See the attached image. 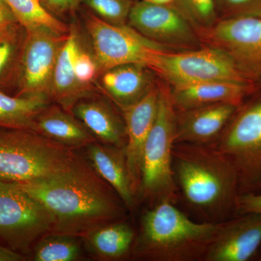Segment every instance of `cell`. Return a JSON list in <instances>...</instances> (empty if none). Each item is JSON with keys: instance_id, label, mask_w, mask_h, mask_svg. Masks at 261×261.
I'll return each mask as SVG.
<instances>
[{"instance_id": "cell-1", "label": "cell", "mask_w": 261, "mask_h": 261, "mask_svg": "<svg viewBox=\"0 0 261 261\" xmlns=\"http://www.w3.org/2000/svg\"><path fill=\"white\" fill-rule=\"evenodd\" d=\"M17 185L53 214L57 233L87 235L123 215L112 187L78 158L64 172Z\"/></svg>"}, {"instance_id": "cell-2", "label": "cell", "mask_w": 261, "mask_h": 261, "mask_svg": "<svg viewBox=\"0 0 261 261\" xmlns=\"http://www.w3.org/2000/svg\"><path fill=\"white\" fill-rule=\"evenodd\" d=\"M173 178L185 205L200 222L235 216L238 181L232 165L213 146L174 143Z\"/></svg>"}, {"instance_id": "cell-3", "label": "cell", "mask_w": 261, "mask_h": 261, "mask_svg": "<svg viewBox=\"0 0 261 261\" xmlns=\"http://www.w3.org/2000/svg\"><path fill=\"white\" fill-rule=\"evenodd\" d=\"M219 224L195 221L173 202H160L142 215L132 254L145 260L203 261Z\"/></svg>"}, {"instance_id": "cell-4", "label": "cell", "mask_w": 261, "mask_h": 261, "mask_svg": "<svg viewBox=\"0 0 261 261\" xmlns=\"http://www.w3.org/2000/svg\"><path fill=\"white\" fill-rule=\"evenodd\" d=\"M73 149L25 128L0 126V181L27 183L68 170Z\"/></svg>"}, {"instance_id": "cell-5", "label": "cell", "mask_w": 261, "mask_h": 261, "mask_svg": "<svg viewBox=\"0 0 261 261\" xmlns=\"http://www.w3.org/2000/svg\"><path fill=\"white\" fill-rule=\"evenodd\" d=\"M175 135L176 110L171 92L161 88L155 120L144 147L139 192L151 206L162 202L176 204L179 198L172 168Z\"/></svg>"}, {"instance_id": "cell-6", "label": "cell", "mask_w": 261, "mask_h": 261, "mask_svg": "<svg viewBox=\"0 0 261 261\" xmlns=\"http://www.w3.org/2000/svg\"><path fill=\"white\" fill-rule=\"evenodd\" d=\"M245 102L211 145L232 165L239 195L261 194V94Z\"/></svg>"}, {"instance_id": "cell-7", "label": "cell", "mask_w": 261, "mask_h": 261, "mask_svg": "<svg viewBox=\"0 0 261 261\" xmlns=\"http://www.w3.org/2000/svg\"><path fill=\"white\" fill-rule=\"evenodd\" d=\"M153 70L172 88L210 82L256 84L223 49L216 47L171 53H161Z\"/></svg>"}, {"instance_id": "cell-8", "label": "cell", "mask_w": 261, "mask_h": 261, "mask_svg": "<svg viewBox=\"0 0 261 261\" xmlns=\"http://www.w3.org/2000/svg\"><path fill=\"white\" fill-rule=\"evenodd\" d=\"M98 69L106 71L123 64H141L153 70L157 57L168 48L149 40L130 25H113L97 15L86 16Z\"/></svg>"}, {"instance_id": "cell-9", "label": "cell", "mask_w": 261, "mask_h": 261, "mask_svg": "<svg viewBox=\"0 0 261 261\" xmlns=\"http://www.w3.org/2000/svg\"><path fill=\"white\" fill-rule=\"evenodd\" d=\"M54 227V217L45 206L17 184L0 181V239L10 248L25 251Z\"/></svg>"}, {"instance_id": "cell-10", "label": "cell", "mask_w": 261, "mask_h": 261, "mask_svg": "<svg viewBox=\"0 0 261 261\" xmlns=\"http://www.w3.org/2000/svg\"><path fill=\"white\" fill-rule=\"evenodd\" d=\"M25 30L15 95L49 99L55 65L69 32L60 34L43 27Z\"/></svg>"}, {"instance_id": "cell-11", "label": "cell", "mask_w": 261, "mask_h": 261, "mask_svg": "<svg viewBox=\"0 0 261 261\" xmlns=\"http://www.w3.org/2000/svg\"><path fill=\"white\" fill-rule=\"evenodd\" d=\"M206 31L213 47L226 51L254 82L261 83L260 18L228 17Z\"/></svg>"}, {"instance_id": "cell-12", "label": "cell", "mask_w": 261, "mask_h": 261, "mask_svg": "<svg viewBox=\"0 0 261 261\" xmlns=\"http://www.w3.org/2000/svg\"><path fill=\"white\" fill-rule=\"evenodd\" d=\"M128 21L142 36L166 48H190L198 44L188 19L171 5L139 2L132 5Z\"/></svg>"}, {"instance_id": "cell-13", "label": "cell", "mask_w": 261, "mask_h": 261, "mask_svg": "<svg viewBox=\"0 0 261 261\" xmlns=\"http://www.w3.org/2000/svg\"><path fill=\"white\" fill-rule=\"evenodd\" d=\"M261 246V214L235 215L220 223L203 261L254 260Z\"/></svg>"}, {"instance_id": "cell-14", "label": "cell", "mask_w": 261, "mask_h": 261, "mask_svg": "<svg viewBox=\"0 0 261 261\" xmlns=\"http://www.w3.org/2000/svg\"><path fill=\"white\" fill-rule=\"evenodd\" d=\"M159 90L154 86L140 101L122 110L126 133L125 154L137 198L140 192L144 147L157 114Z\"/></svg>"}, {"instance_id": "cell-15", "label": "cell", "mask_w": 261, "mask_h": 261, "mask_svg": "<svg viewBox=\"0 0 261 261\" xmlns=\"http://www.w3.org/2000/svg\"><path fill=\"white\" fill-rule=\"evenodd\" d=\"M238 108L229 103H219L184 111L175 109V143L214 145Z\"/></svg>"}, {"instance_id": "cell-16", "label": "cell", "mask_w": 261, "mask_h": 261, "mask_svg": "<svg viewBox=\"0 0 261 261\" xmlns=\"http://www.w3.org/2000/svg\"><path fill=\"white\" fill-rule=\"evenodd\" d=\"M257 90V84L210 82L175 87L170 92L175 109L184 111L219 103L240 107Z\"/></svg>"}, {"instance_id": "cell-17", "label": "cell", "mask_w": 261, "mask_h": 261, "mask_svg": "<svg viewBox=\"0 0 261 261\" xmlns=\"http://www.w3.org/2000/svg\"><path fill=\"white\" fill-rule=\"evenodd\" d=\"M91 166L112 187L127 208L135 207L137 197L130 184L124 147L93 142L87 146Z\"/></svg>"}, {"instance_id": "cell-18", "label": "cell", "mask_w": 261, "mask_h": 261, "mask_svg": "<svg viewBox=\"0 0 261 261\" xmlns=\"http://www.w3.org/2000/svg\"><path fill=\"white\" fill-rule=\"evenodd\" d=\"M151 68L141 64L118 65L102 72V89L121 110L145 97L154 86Z\"/></svg>"}, {"instance_id": "cell-19", "label": "cell", "mask_w": 261, "mask_h": 261, "mask_svg": "<svg viewBox=\"0 0 261 261\" xmlns=\"http://www.w3.org/2000/svg\"><path fill=\"white\" fill-rule=\"evenodd\" d=\"M70 111L100 143L118 147L126 146L123 118L121 119L107 103L80 99L73 104Z\"/></svg>"}, {"instance_id": "cell-20", "label": "cell", "mask_w": 261, "mask_h": 261, "mask_svg": "<svg viewBox=\"0 0 261 261\" xmlns=\"http://www.w3.org/2000/svg\"><path fill=\"white\" fill-rule=\"evenodd\" d=\"M32 130L72 149L97 142L78 118L58 106L44 108L36 118Z\"/></svg>"}, {"instance_id": "cell-21", "label": "cell", "mask_w": 261, "mask_h": 261, "mask_svg": "<svg viewBox=\"0 0 261 261\" xmlns=\"http://www.w3.org/2000/svg\"><path fill=\"white\" fill-rule=\"evenodd\" d=\"M80 48L76 33L74 31L68 33L58 55L51 79L49 98L68 111L89 89L81 85L75 78V60Z\"/></svg>"}, {"instance_id": "cell-22", "label": "cell", "mask_w": 261, "mask_h": 261, "mask_svg": "<svg viewBox=\"0 0 261 261\" xmlns=\"http://www.w3.org/2000/svg\"><path fill=\"white\" fill-rule=\"evenodd\" d=\"M89 246L99 257L118 260L132 250L136 235L129 224L121 220L110 223L87 234Z\"/></svg>"}, {"instance_id": "cell-23", "label": "cell", "mask_w": 261, "mask_h": 261, "mask_svg": "<svg viewBox=\"0 0 261 261\" xmlns=\"http://www.w3.org/2000/svg\"><path fill=\"white\" fill-rule=\"evenodd\" d=\"M38 96H12L0 89V126L33 129L38 115L49 106Z\"/></svg>"}, {"instance_id": "cell-24", "label": "cell", "mask_w": 261, "mask_h": 261, "mask_svg": "<svg viewBox=\"0 0 261 261\" xmlns=\"http://www.w3.org/2000/svg\"><path fill=\"white\" fill-rule=\"evenodd\" d=\"M25 29L21 25L0 36V89L16 87L23 53Z\"/></svg>"}, {"instance_id": "cell-25", "label": "cell", "mask_w": 261, "mask_h": 261, "mask_svg": "<svg viewBox=\"0 0 261 261\" xmlns=\"http://www.w3.org/2000/svg\"><path fill=\"white\" fill-rule=\"evenodd\" d=\"M24 29L43 27L60 34L69 32L66 25L58 20L39 0H5Z\"/></svg>"}, {"instance_id": "cell-26", "label": "cell", "mask_w": 261, "mask_h": 261, "mask_svg": "<svg viewBox=\"0 0 261 261\" xmlns=\"http://www.w3.org/2000/svg\"><path fill=\"white\" fill-rule=\"evenodd\" d=\"M82 255L80 244L73 235L58 233L39 240L34 250V260L74 261Z\"/></svg>"}, {"instance_id": "cell-27", "label": "cell", "mask_w": 261, "mask_h": 261, "mask_svg": "<svg viewBox=\"0 0 261 261\" xmlns=\"http://www.w3.org/2000/svg\"><path fill=\"white\" fill-rule=\"evenodd\" d=\"M84 3L99 18L118 25H126L133 5L130 0H84Z\"/></svg>"}, {"instance_id": "cell-28", "label": "cell", "mask_w": 261, "mask_h": 261, "mask_svg": "<svg viewBox=\"0 0 261 261\" xmlns=\"http://www.w3.org/2000/svg\"><path fill=\"white\" fill-rule=\"evenodd\" d=\"M178 9L187 18L205 29L212 27L217 17L216 0H176Z\"/></svg>"}, {"instance_id": "cell-29", "label": "cell", "mask_w": 261, "mask_h": 261, "mask_svg": "<svg viewBox=\"0 0 261 261\" xmlns=\"http://www.w3.org/2000/svg\"><path fill=\"white\" fill-rule=\"evenodd\" d=\"M216 3L226 18L250 15L261 9V0H216Z\"/></svg>"}, {"instance_id": "cell-30", "label": "cell", "mask_w": 261, "mask_h": 261, "mask_svg": "<svg viewBox=\"0 0 261 261\" xmlns=\"http://www.w3.org/2000/svg\"><path fill=\"white\" fill-rule=\"evenodd\" d=\"M74 70L75 78L79 83L89 89V85L97 75V62L89 53L80 49L75 58Z\"/></svg>"}, {"instance_id": "cell-31", "label": "cell", "mask_w": 261, "mask_h": 261, "mask_svg": "<svg viewBox=\"0 0 261 261\" xmlns=\"http://www.w3.org/2000/svg\"><path fill=\"white\" fill-rule=\"evenodd\" d=\"M250 213L261 214V194L238 195L235 215Z\"/></svg>"}, {"instance_id": "cell-32", "label": "cell", "mask_w": 261, "mask_h": 261, "mask_svg": "<svg viewBox=\"0 0 261 261\" xmlns=\"http://www.w3.org/2000/svg\"><path fill=\"white\" fill-rule=\"evenodd\" d=\"M20 25L13 10L5 0H0V34Z\"/></svg>"}, {"instance_id": "cell-33", "label": "cell", "mask_w": 261, "mask_h": 261, "mask_svg": "<svg viewBox=\"0 0 261 261\" xmlns=\"http://www.w3.org/2000/svg\"><path fill=\"white\" fill-rule=\"evenodd\" d=\"M49 13H63L74 9L84 0H39Z\"/></svg>"}, {"instance_id": "cell-34", "label": "cell", "mask_w": 261, "mask_h": 261, "mask_svg": "<svg viewBox=\"0 0 261 261\" xmlns=\"http://www.w3.org/2000/svg\"><path fill=\"white\" fill-rule=\"evenodd\" d=\"M27 257L19 252L12 250L10 247L0 246V261H22Z\"/></svg>"}, {"instance_id": "cell-35", "label": "cell", "mask_w": 261, "mask_h": 261, "mask_svg": "<svg viewBox=\"0 0 261 261\" xmlns=\"http://www.w3.org/2000/svg\"><path fill=\"white\" fill-rule=\"evenodd\" d=\"M147 1L155 3V4L171 5V3H174L176 0H147Z\"/></svg>"}, {"instance_id": "cell-36", "label": "cell", "mask_w": 261, "mask_h": 261, "mask_svg": "<svg viewBox=\"0 0 261 261\" xmlns=\"http://www.w3.org/2000/svg\"><path fill=\"white\" fill-rule=\"evenodd\" d=\"M254 260L261 261V246L260 249H259L258 252H257L256 255H255V258H254Z\"/></svg>"}, {"instance_id": "cell-37", "label": "cell", "mask_w": 261, "mask_h": 261, "mask_svg": "<svg viewBox=\"0 0 261 261\" xmlns=\"http://www.w3.org/2000/svg\"><path fill=\"white\" fill-rule=\"evenodd\" d=\"M250 15H254V16L259 17V18H261V9L257 11L256 13H253V14Z\"/></svg>"}, {"instance_id": "cell-38", "label": "cell", "mask_w": 261, "mask_h": 261, "mask_svg": "<svg viewBox=\"0 0 261 261\" xmlns=\"http://www.w3.org/2000/svg\"><path fill=\"white\" fill-rule=\"evenodd\" d=\"M1 35H2V34H0V36H1Z\"/></svg>"}]
</instances>
